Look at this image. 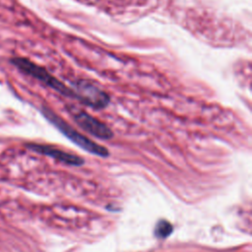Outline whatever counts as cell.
Listing matches in <instances>:
<instances>
[{
	"instance_id": "cell-1",
	"label": "cell",
	"mask_w": 252,
	"mask_h": 252,
	"mask_svg": "<svg viewBox=\"0 0 252 252\" xmlns=\"http://www.w3.org/2000/svg\"><path fill=\"white\" fill-rule=\"evenodd\" d=\"M42 114L45 116L46 119H48L62 134H64L69 140H71L74 144H76L78 147L83 149L84 151L95 155L98 157L105 158L109 155L106 148L100 146L99 144L92 141L79 131H76L72 126H70L64 119H62L60 116H58L55 112L50 110L47 107L42 108Z\"/></svg>"
},
{
	"instance_id": "cell-2",
	"label": "cell",
	"mask_w": 252,
	"mask_h": 252,
	"mask_svg": "<svg viewBox=\"0 0 252 252\" xmlns=\"http://www.w3.org/2000/svg\"><path fill=\"white\" fill-rule=\"evenodd\" d=\"M12 63L22 72L33 77L34 79L43 83L44 85L51 88L52 90L59 93L60 94L67 97H74L73 90L67 87L64 83L59 81L57 78L52 76L43 67H40L26 58H14L12 59Z\"/></svg>"
},
{
	"instance_id": "cell-3",
	"label": "cell",
	"mask_w": 252,
	"mask_h": 252,
	"mask_svg": "<svg viewBox=\"0 0 252 252\" xmlns=\"http://www.w3.org/2000/svg\"><path fill=\"white\" fill-rule=\"evenodd\" d=\"M72 86L74 97L87 106L101 109L107 106L110 101L109 95L104 91L88 80H79Z\"/></svg>"
},
{
	"instance_id": "cell-4",
	"label": "cell",
	"mask_w": 252,
	"mask_h": 252,
	"mask_svg": "<svg viewBox=\"0 0 252 252\" xmlns=\"http://www.w3.org/2000/svg\"><path fill=\"white\" fill-rule=\"evenodd\" d=\"M70 112L72 113L73 119L77 125H79L83 130L87 131L92 136L102 140H108L113 137L112 130L97 118L80 109L70 110Z\"/></svg>"
},
{
	"instance_id": "cell-5",
	"label": "cell",
	"mask_w": 252,
	"mask_h": 252,
	"mask_svg": "<svg viewBox=\"0 0 252 252\" xmlns=\"http://www.w3.org/2000/svg\"><path fill=\"white\" fill-rule=\"evenodd\" d=\"M30 148L32 149L33 151L49 156L61 162H64L68 165H74V166H79L84 163V159L81 157H78L74 154H70L68 152L62 151L60 149L47 146V145H30Z\"/></svg>"
},
{
	"instance_id": "cell-6",
	"label": "cell",
	"mask_w": 252,
	"mask_h": 252,
	"mask_svg": "<svg viewBox=\"0 0 252 252\" xmlns=\"http://www.w3.org/2000/svg\"><path fill=\"white\" fill-rule=\"evenodd\" d=\"M171 231H172L171 224L166 220H160L157 223L155 233H156L157 237L164 238V237L168 236L171 233Z\"/></svg>"
}]
</instances>
